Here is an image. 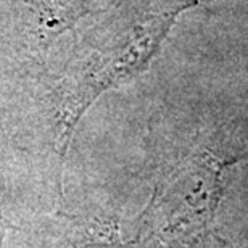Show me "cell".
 <instances>
[{
	"instance_id": "1",
	"label": "cell",
	"mask_w": 248,
	"mask_h": 248,
	"mask_svg": "<svg viewBox=\"0 0 248 248\" xmlns=\"http://www.w3.org/2000/svg\"><path fill=\"white\" fill-rule=\"evenodd\" d=\"M203 248H234L226 239L219 234H211L208 239L203 240Z\"/></svg>"
}]
</instances>
